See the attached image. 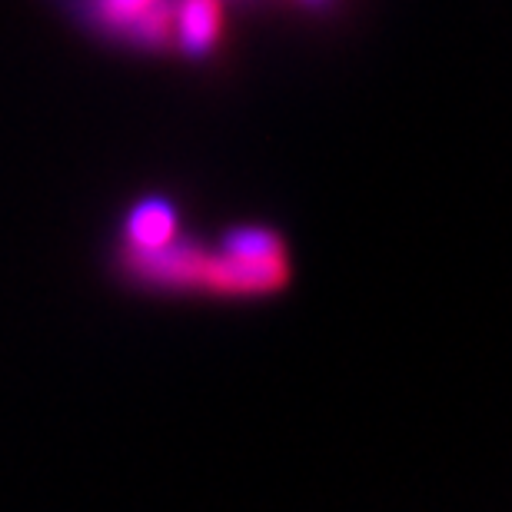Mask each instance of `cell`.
Masks as SVG:
<instances>
[{"label": "cell", "instance_id": "cell-5", "mask_svg": "<svg viewBox=\"0 0 512 512\" xmlns=\"http://www.w3.org/2000/svg\"><path fill=\"white\" fill-rule=\"evenodd\" d=\"M300 4H306V7H313V10H326L333 4V0H300Z\"/></svg>", "mask_w": 512, "mask_h": 512}, {"label": "cell", "instance_id": "cell-1", "mask_svg": "<svg viewBox=\"0 0 512 512\" xmlns=\"http://www.w3.org/2000/svg\"><path fill=\"white\" fill-rule=\"evenodd\" d=\"M293 283V256L286 240L270 227H230L203 263L200 293L213 296H270Z\"/></svg>", "mask_w": 512, "mask_h": 512}, {"label": "cell", "instance_id": "cell-3", "mask_svg": "<svg viewBox=\"0 0 512 512\" xmlns=\"http://www.w3.org/2000/svg\"><path fill=\"white\" fill-rule=\"evenodd\" d=\"M223 37V0H177L173 4V40L183 57L200 60L217 50Z\"/></svg>", "mask_w": 512, "mask_h": 512}, {"label": "cell", "instance_id": "cell-2", "mask_svg": "<svg viewBox=\"0 0 512 512\" xmlns=\"http://www.w3.org/2000/svg\"><path fill=\"white\" fill-rule=\"evenodd\" d=\"M70 10L117 44L163 50L173 40V0H67Z\"/></svg>", "mask_w": 512, "mask_h": 512}, {"label": "cell", "instance_id": "cell-4", "mask_svg": "<svg viewBox=\"0 0 512 512\" xmlns=\"http://www.w3.org/2000/svg\"><path fill=\"white\" fill-rule=\"evenodd\" d=\"M180 233L177 207L163 197H147L133 203L124 230H120V247L124 250H157L163 243H170Z\"/></svg>", "mask_w": 512, "mask_h": 512}]
</instances>
